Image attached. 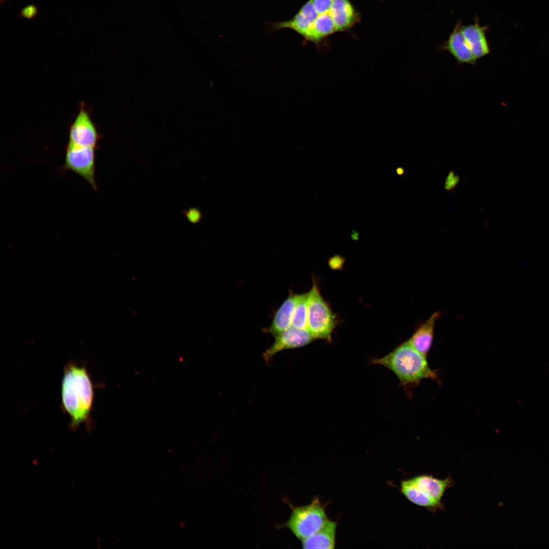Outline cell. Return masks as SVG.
I'll return each mask as SVG.
<instances>
[{"instance_id":"1","label":"cell","mask_w":549,"mask_h":549,"mask_svg":"<svg viewBox=\"0 0 549 549\" xmlns=\"http://www.w3.org/2000/svg\"><path fill=\"white\" fill-rule=\"evenodd\" d=\"M94 388L84 363L72 361L64 367L61 384V408L70 416V430L75 431L82 423L88 432L93 429L91 413Z\"/></svg>"},{"instance_id":"2","label":"cell","mask_w":549,"mask_h":549,"mask_svg":"<svg viewBox=\"0 0 549 549\" xmlns=\"http://www.w3.org/2000/svg\"><path fill=\"white\" fill-rule=\"evenodd\" d=\"M372 364L384 366L391 371L406 389L419 385L423 379L439 382L436 371L432 370L427 357L407 341L385 356L371 361Z\"/></svg>"},{"instance_id":"3","label":"cell","mask_w":549,"mask_h":549,"mask_svg":"<svg viewBox=\"0 0 549 549\" xmlns=\"http://www.w3.org/2000/svg\"><path fill=\"white\" fill-rule=\"evenodd\" d=\"M289 519L280 527L288 528L301 541L318 531L328 520L325 507L317 497L308 505L294 507Z\"/></svg>"},{"instance_id":"4","label":"cell","mask_w":549,"mask_h":549,"mask_svg":"<svg viewBox=\"0 0 549 549\" xmlns=\"http://www.w3.org/2000/svg\"><path fill=\"white\" fill-rule=\"evenodd\" d=\"M335 318L316 284L308 292V329L314 339L329 340Z\"/></svg>"},{"instance_id":"5","label":"cell","mask_w":549,"mask_h":549,"mask_svg":"<svg viewBox=\"0 0 549 549\" xmlns=\"http://www.w3.org/2000/svg\"><path fill=\"white\" fill-rule=\"evenodd\" d=\"M92 147L81 146L68 142L66 147L65 162L62 170L72 171L86 180L98 190L96 175V150Z\"/></svg>"},{"instance_id":"6","label":"cell","mask_w":549,"mask_h":549,"mask_svg":"<svg viewBox=\"0 0 549 549\" xmlns=\"http://www.w3.org/2000/svg\"><path fill=\"white\" fill-rule=\"evenodd\" d=\"M100 138L88 111L84 105H81L78 114L70 127L68 142L97 148Z\"/></svg>"},{"instance_id":"7","label":"cell","mask_w":549,"mask_h":549,"mask_svg":"<svg viewBox=\"0 0 549 549\" xmlns=\"http://www.w3.org/2000/svg\"><path fill=\"white\" fill-rule=\"evenodd\" d=\"M274 338L273 344L262 354V357L266 362H269L280 352L305 346L314 339L308 329H298L292 326Z\"/></svg>"},{"instance_id":"8","label":"cell","mask_w":549,"mask_h":549,"mask_svg":"<svg viewBox=\"0 0 549 549\" xmlns=\"http://www.w3.org/2000/svg\"><path fill=\"white\" fill-rule=\"evenodd\" d=\"M411 479L421 494L432 502L438 509L444 508L442 498L445 491L454 484L450 476L440 479L432 475L423 474Z\"/></svg>"},{"instance_id":"9","label":"cell","mask_w":549,"mask_h":549,"mask_svg":"<svg viewBox=\"0 0 549 549\" xmlns=\"http://www.w3.org/2000/svg\"><path fill=\"white\" fill-rule=\"evenodd\" d=\"M462 24L461 20L458 21L447 40L443 43L440 48L450 53L459 64L474 65L477 59L463 36L461 30Z\"/></svg>"},{"instance_id":"10","label":"cell","mask_w":549,"mask_h":549,"mask_svg":"<svg viewBox=\"0 0 549 549\" xmlns=\"http://www.w3.org/2000/svg\"><path fill=\"white\" fill-rule=\"evenodd\" d=\"M489 29V25H480L478 16L475 17L473 24L467 25L462 24L461 26L465 40L477 60L486 56L491 52L486 36Z\"/></svg>"},{"instance_id":"11","label":"cell","mask_w":549,"mask_h":549,"mask_svg":"<svg viewBox=\"0 0 549 549\" xmlns=\"http://www.w3.org/2000/svg\"><path fill=\"white\" fill-rule=\"evenodd\" d=\"M297 295L292 292L290 293L277 310L270 325L264 329V332L269 333L274 337L291 326Z\"/></svg>"},{"instance_id":"12","label":"cell","mask_w":549,"mask_h":549,"mask_svg":"<svg viewBox=\"0 0 549 549\" xmlns=\"http://www.w3.org/2000/svg\"><path fill=\"white\" fill-rule=\"evenodd\" d=\"M439 316V312L434 313L419 326L408 340L418 351L426 357L432 346L435 322Z\"/></svg>"},{"instance_id":"13","label":"cell","mask_w":549,"mask_h":549,"mask_svg":"<svg viewBox=\"0 0 549 549\" xmlns=\"http://www.w3.org/2000/svg\"><path fill=\"white\" fill-rule=\"evenodd\" d=\"M337 528V522L328 520L318 531L301 541L302 547L303 548H334Z\"/></svg>"},{"instance_id":"14","label":"cell","mask_w":549,"mask_h":549,"mask_svg":"<svg viewBox=\"0 0 549 549\" xmlns=\"http://www.w3.org/2000/svg\"><path fill=\"white\" fill-rule=\"evenodd\" d=\"M400 491L407 499L412 503L432 511L437 509L434 504L425 498L417 490L411 478L401 482Z\"/></svg>"},{"instance_id":"15","label":"cell","mask_w":549,"mask_h":549,"mask_svg":"<svg viewBox=\"0 0 549 549\" xmlns=\"http://www.w3.org/2000/svg\"><path fill=\"white\" fill-rule=\"evenodd\" d=\"M308 293L298 294L291 326L298 329H308Z\"/></svg>"},{"instance_id":"16","label":"cell","mask_w":549,"mask_h":549,"mask_svg":"<svg viewBox=\"0 0 549 549\" xmlns=\"http://www.w3.org/2000/svg\"><path fill=\"white\" fill-rule=\"evenodd\" d=\"M38 11V8L35 4H28L21 10L19 16L23 18L32 19L37 16Z\"/></svg>"},{"instance_id":"17","label":"cell","mask_w":549,"mask_h":549,"mask_svg":"<svg viewBox=\"0 0 549 549\" xmlns=\"http://www.w3.org/2000/svg\"><path fill=\"white\" fill-rule=\"evenodd\" d=\"M185 215L188 219L194 223L198 222L201 217L200 212L196 208H190L187 211Z\"/></svg>"},{"instance_id":"18","label":"cell","mask_w":549,"mask_h":549,"mask_svg":"<svg viewBox=\"0 0 549 549\" xmlns=\"http://www.w3.org/2000/svg\"><path fill=\"white\" fill-rule=\"evenodd\" d=\"M396 172L399 175H401L404 173V170L402 168H398L396 169Z\"/></svg>"}]
</instances>
